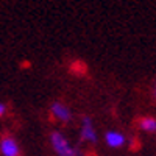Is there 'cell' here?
Returning a JSON list of instances; mask_svg holds the SVG:
<instances>
[{"label":"cell","mask_w":156,"mask_h":156,"mask_svg":"<svg viewBox=\"0 0 156 156\" xmlns=\"http://www.w3.org/2000/svg\"><path fill=\"white\" fill-rule=\"evenodd\" d=\"M50 144L58 156H80L78 150L59 131H53L50 134Z\"/></svg>","instance_id":"cell-1"},{"label":"cell","mask_w":156,"mask_h":156,"mask_svg":"<svg viewBox=\"0 0 156 156\" xmlns=\"http://www.w3.org/2000/svg\"><path fill=\"white\" fill-rule=\"evenodd\" d=\"M80 136L84 142H89V144H95L97 142V133H95V128H94V123L90 120V117H84L81 120Z\"/></svg>","instance_id":"cell-2"},{"label":"cell","mask_w":156,"mask_h":156,"mask_svg":"<svg viewBox=\"0 0 156 156\" xmlns=\"http://www.w3.org/2000/svg\"><path fill=\"white\" fill-rule=\"evenodd\" d=\"M0 153L3 156H20V147L16 142V139L5 136L0 140Z\"/></svg>","instance_id":"cell-3"},{"label":"cell","mask_w":156,"mask_h":156,"mask_svg":"<svg viewBox=\"0 0 156 156\" xmlns=\"http://www.w3.org/2000/svg\"><path fill=\"white\" fill-rule=\"evenodd\" d=\"M50 112H51V115H53L56 120H59L62 123H66V122H69L72 119L70 109L67 108V105H64V103H61V101H55L53 105H51V108H50Z\"/></svg>","instance_id":"cell-4"},{"label":"cell","mask_w":156,"mask_h":156,"mask_svg":"<svg viewBox=\"0 0 156 156\" xmlns=\"http://www.w3.org/2000/svg\"><path fill=\"white\" fill-rule=\"evenodd\" d=\"M105 142L111 148H122L126 144V137L122 133L115 131V129H111V131H108L105 134Z\"/></svg>","instance_id":"cell-5"},{"label":"cell","mask_w":156,"mask_h":156,"mask_svg":"<svg viewBox=\"0 0 156 156\" xmlns=\"http://www.w3.org/2000/svg\"><path fill=\"white\" fill-rule=\"evenodd\" d=\"M139 126H140L142 131L156 133V119L154 117H142L139 120Z\"/></svg>","instance_id":"cell-6"},{"label":"cell","mask_w":156,"mask_h":156,"mask_svg":"<svg viewBox=\"0 0 156 156\" xmlns=\"http://www.w3.org/2000/svg\"><path fill=\"white\" fill-rule=\"evenodd\" d=\"M5 112H6V105H5V103L2 101V103H0V115H5Z\"/></svg>","instance_id":"cell-7"},{"label":"cell","mask_w":156,"mask_h":156,"mask_svg":"<svg viewBox=\"0 0 156 156\" xmlns=\"http://www.w3.org/2000/svg\"><path fill=\"white\" fill-rule=\"evenodd\" d=\"M154 95H156V86H154Z\"/></svg>","instance_id":"cell-8"}]
</instances>
